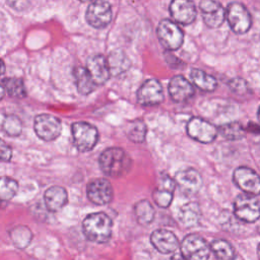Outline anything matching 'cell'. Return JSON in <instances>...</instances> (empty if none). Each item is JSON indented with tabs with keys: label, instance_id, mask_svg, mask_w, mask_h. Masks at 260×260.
<instances>
[{
	"label": "cell",
	"instance_id": "33",
	"mask_svg": "<svg viewBox=\"0 0 260 260\" xmlns=\"http://www.w3.org/2000/svg\"><path fill=\"white\" fill-rule=\"evenodd\" d=\"M173 196H174V191H171L166 188H160V187H157L152 193V198L154 203L161 208H167L171 205L173 201Z\"/></svg>",
	"mask_w": 260,
	"mask_h": 260
},
{
	"label": "cell",
	"instance_id": "13",
	"mask_svg": "<svg viewBox=\"0 0 260 260\" xmlns=\"http://www.w3.org/2000/svg\"><path fill=\"white\" fill-rule=\"evenodd\" d=\"M174 180L177 187H179V189L186 195L196 194L203 184L200 173L193 168H186L178 171Z\"/></svg>",
	"mask_w": 260,
	"mask_h": 260
},
{
	"label": "cell",
	"instance_id": "19",
	"mask_svg": "<svg viewBox=\"0 0 260 260\" xmlns=\"http://www.w3.org/2000/svg\"><path fill=\"white\" fill-rule=\"evenodd\" d=\"M168 90L171 99L176 103L186 102L194 94L193 85L182 75H176L171 78Z\"/></svg>",
	"mask_w": 260,
	"mask_h": 260
},
{
	"label": "cell",
	"instance_id": "29",
	"mask_svg": "<svg viewBox=\"0 0 260 260\" xmlns=\"http://www.w3.org/2000/svg\"><path fill=\"white\" fill-rule=\"evenodd\" d=\"M9 235L13 244L19 249L25 248L32 239V234L30 230L25 225L14 226L12 230L9 231Z\"/></svg>",
	"mask_w": 260,
	"mask_h": 260
},
{
	"label": "cell",
	"instance_id": "18",
	"mask_svg": "<svg viewBox=\"0 0 260 260\" xmlns=\"http://www.w3.org/2000/svg\"><path fill=\"white\" fill-rule=\"evenodd\" d=\"M150 242L152 246L162 254H170L179 248V241L176 235L165 229H158L152 232Z\"/></svg>",
	"mask_w": 260,
	"mask_h": 260
},
{
	"label": "cell",
	"instance_id": "37",
	"mask_svg": "<svg viewBox=\"0 0 260 260\" xmlns=\"http://www.w3.org/2000/svg\"><path fill=\"white\" fill-rule=\"evenodd\" d=\"M4 69H5V64H4V62L2 61V70H1V74H4Z\"/></svg>",
	"mask_w": 260,
	"mask_h": 260
},
{
	"label": "cell",
	"instance_id": "17",
	"mask_svg": "<svg viewBox=\"0 0 260 260\" xmlns=\"http://www.w3.org/2000/svg\"><path fill=\"white\" fill-rule=\"evenodd\" d=\"M86 69L96 85H102L111 76L107 58L102 54L90 56L86 61Z\"/></svg>",
	"mask_w": 260,
	"mask_h": 260
},
{
	"label": "cell",
	"instance_id": "5",
	"mask_svg": "<svg viewBox=\"0 0 260 260\" xmlns=\"http://www.w3.org/2000/svg\"><path fill=\"white\" fill-rule=\"evenodd\" d=\"M210 251L207 242L196 234L186 236L181 243V254L187 260H207Z\"/></svg>",
	"mask_w": 260,
	"mask_h": 260
},
{
	"label": "cell",
	"instance_id": "35",
	"mask_svg": "<svg viewBox=\"0 0 260 260\" xmlns=\"http://www.w3.org/2000/svg\"><path fill=\"white\" fill-rule=\"evenodd\" d=\"M1 150H0V153H1V159L3 161H8L10 160L11 156H12V150L10 148V146L8 144H6L3 140L1 141Z\"/></svg>",
	"mask_w": 260,
	"mask_h": 260
},
{
	"label": "cell",
	"instance_id": "10",
	"mask_svg": "<svg viewBox=\"0 0 260 260\" xmlns=\"http://www.w3.org/2000/svg\"><path fill=\"white\" fill-rule=\"evenodd\" d=\"M112 7L107 1L91 2L86 9L85 19L94 28H105L112 21Z\"/></svg>",
	"mask_w": 260,
	"mask_h": 260
},
{
	"label": "cell",
	"instance_id": "9",
	"mask_svg": "<svg viewBox=\"0 0 260 260\" xmlns=\"http://www.w3.org/2000/svg\"><path fill=\"white\" fill-rule=\"evenodd\" d=\"M186 130L192 139L201 143H211L218 132L213 124L199 117L191 118L187 123Z\"/></svg>",
	"mask_w": 260,
	"mask_h": 260
},
{
	"label": "cell",
	"instance_id": "3",
	"mask_svg": "<svg viewBox=\"0 0 260 260\" xmlns=\"http://www.w3.org/2000/svg\"><path fill=\"white\" fill-rule=\"evenodd\" d=\"M71 133L75 147L81 152L91 150L99 140V131L96 127L84 121L72 124Z\"/></svg>",
	"mask_w": 260,
	"mask_h": 260
},
{
	"label": "cell",
	"instance_id": "28",
	"mask_svg": "<svg viewBox=\"0 0 260 260\" xmlns=\"http://www.w3.org/2000/svg\"><path fill=\"white\" fill-rule=\"evenodd\" d=\"M1 84L6 90V92L12 98L22 99L26 95L25 86L21 78H17V77L3 78L1 80Z\"/></svg>",
	"mask_w": 260,
	"mask_h": 260
},
{
	"label": "cell",
	"instance_id": "23",
	"mask_svg": "<svg viewBox=\"0 0 260 260\" xmlns=\"http://www.w3.org/2000/svg\"><path fill=\"white\" fill-rule=\"evenodd\" d=\"M201 216V211L198 203L196 202H189L184 204L178 213V217L180 222L187 228L194 226L197 224Z\"/></svg>",
	"mask_w": 260,
	"mask_h": 260
},
{
	"label": "cell",
	"instance_id": "11",
	"mask_svg": "<svg viewBox=\"0 0 260 260\" xmlns=\"http://www.w3.org/2000/svg\"><path fill=\"white\" fill-rule=\"evenodd\" d=\"M233 179L235 184L246 194L255 197L260 194V176L251 168H237L234 172Z\"/></svg>",
	"mask_w": 260,
	"mask_h": 260
},
{
	"label": "cell",
	"instance_id": "21",
	"mask_svg": "<svg viewBox=\"0 0 260 260\" xmlns=\"http://www.w3.org/2000/svg\"><path fill=\"white\" fill-rule=\"evenodd\" d=\"M110 73L113 76H118L124 72H126L130 66L131 61L128 56L122 50H114L107 57Z\"/></svg>",
	"mask_w": 260,
	"mask_h": 260
},
{
	"label": "cell",
	"instance_id": "16",
	"mask_svg": "<svg viewBox=\"0 0 260 260\" xmlns=\"http://www.w3.org/2000/svg\"><path fill=\"white\" fill-rule=\"evenodd\" d=\"M169 11L177 22L184 25L191 24L197 15L195 4L188 0H175L171 2Z\"/></svg>",
	"mask_w": 260,
	"mask_h": 260
},
{
	"label": "cell",
	"instance_id": "34",
	"mask_svg": "<svg viewBox=\"0 0 260 260\" xmlns=\"http://www.w3.org/2000/svg\"><path fill=\"white\" fill-rule=\"evenodd\" d=\"M230 88L237 94H245L248 92V84L246 80L242 78H234L229 82Z\"/></svg>",
	"mask_w": 260,
	"mask_h": 260
},
{
	"label": "cell",
	"instance_id": "14",
	"mask_svg": "<svg viewBox=\"0 0 260 260\" xmlns=\"http://www.w3.org/2000/svg\"><path fill=\"white\" fill-rule=\"evenodd\" d=\"M137 102L141 106H156L164 101L162 86L158 80L150 78L145 80L137 90Z\"/></svg>",
	"mask_w": 260,
	"mask_h": 260
},
{
	"label": "cell",
	"instance_id": "2",
	"mask_svg": "<svg viewBox=\"0 0 260 260\" xmlns=\"http://www.w3.org/2000/svg\"><path fill=\"white\" fill-rule=\"evenodd\" d=\"M112 219L104 212L88 214L82 222V230L85 237L95 243H106L112 235Z\"/></svg>",
	"mask_w": 260,
	"mask_h": 260
},
{
	"label": "cell",
	"instance_id": "1",
	"mask_svg": "<svg viewBox=\"0 0 260 260\" xmlns=\"http://www.w3.org/2000/svg\"><path fill=\"white\" fill-rule=\"evenodd\" d=\"M102 172L111 178L125 176L131 169V158L120 147H110L104 150L99 158Z\"/></svg>",
	"mask_w": 260,
	"mask_h": 260
},
{
	"label": "cell",
	"instance_id": "7",
	"mask_svg": "<svg viewBox=\"0 0 260 260\" xmlns=\"http://www.w3.org/2000/svg\"><path fill=\"white\" fill-rule=\"evenodd\" d=\"M234 212L238 219L245 222H255L260 217V204L255 196L240 194L234 202Z\"/></svg>",
	"mask_w": 260,
	"mask_h": 260
},
{
	"label": "cell",
	"instance_id": "12",
	"mask_svg": "<svg viewBox=\"0 0 260 260\" xmlns=\"http://www.w3.org/2000/svg\"><path fill=\"white\" fill-rule=\"evenodd\" d=\"M86 195L93 204L106 205L112 201L114 191L111 183L107 179L98 178L87 184Z\"/></svg>",
	"mask_w": 260,
	"mask_h": 260
},
{
	"label": "cell",
	"instance_id": "40",
	"mask_svg": "<svg viewBox=\"0 0 260 260\" xmlns=\"http://www.w3.org/2000/svg\"><path fill=\"white\" fill-rule=\"evenodd\" d=\"M258 232H259V234H260V225L258 226Z\"/></svg>",
	"mask_w": 260,
	"mask_h": 260
},
{
	"label": "cell",
	"instance_id": "39",
	"mask_svg": "<svg viewBox=\"0 0 260 260\" xmlns=\"http://www.w3.org/2000/svg\"><path fill=\"white\" fill-rule=\"evenodd\" d=\"M258 118H259V121H260V108H259V111H258Z\"/></svg>",
	"mask_w": 260,
	"mask_h": 260
},
{
	"label": "cell",
	"instance_id": "38",
	"mask_svg": "<svg viewBox=\"0 0 260 260\" xmlns=\"http://www.w3.org/2000/svg\"><path fill=\"white\" fill-rule=\"evenodd\" d=\"M257 254H258V258H259V260H260V244H259V246H258V250H257Z\"/></svg>",
	"mask_w": 260,
	"mask_h": 260
},
{
	"label": "cell",
	"instance_id": "4",
	"mask_svg": "<svg viewBox=\"0 0 260 260\" xmlns=\"http://www.w3.org/2000/svg\"><path fill=\"white\" fill-rule=\"evenodd\" d=\"M157 38L161 46L169 50H178L184 42L183 30L171 19H162L159 21L156 29Z\"/></svg>",
	"mask_w": 260,
	"mask_h": 260
},
{
	"label": "cell",
	"instance_id": "36",
	"mask_svg": "<svg viewBox=\"0 0 260 260\" xmlns=\"http://www.w3.org/2000/svg\"><path fill=\"white\" fill-rule=\"evenodd\" d=\"M169 260H187V259H185L182 255H175V256L171 257Z\"/></svg>",
	"mask_w": 260,
	"mask_h": 260
},
{
	"label": "cell",
	"instance_id": "15",
	"mask_svg": "<svg viewBox=\"0 0 260 260\" xmlns=\"http://www.w3.org/2000/svg\"><path fill=\"white\" fill-rule=\"evenodd\" d=\"M204 23L211 28L220 26L225 18V10L219 2L203 0L199 3Z\"/></svg>",
	"mask_w": 260,
	"mask_h": 260
},
{
	"label": "cell",
	"instance_id": "27",
	"mask_svg": "<svg viewBox=\"0 0 260 260\" xmlns=\"http://www.w3.org/2000/svg\"><path fill=\"white\" fill-rule=\"evenodd\" d=\"M134 213L137 221L142 225L149 224L153 220L155 214L153 206L147 200L138 201L134 206Z\"/></svg>",
	"mask_w": 260,
	"mask_h": 260
},
{
	"label": "cell",
	"instance_id": "32",
	"mask_svg": "<svg viewBox=\"0 0 260 260\" xmlns=\"http://www.w3.org/2000/svg\"><path fill=\"white\" fill-rule=\"evenodd\" d=\"M18 190V184L15 180L3 177L0 183V197L3 201L10 200L16 194Z\"/></svg>",
	"mask_w": 260,
	"mask_h": 260
},
{
	"label": "cell",
	"instance_id": "24",
	"mask_svg": "<svg viewBox=\"0 0 260 260\" xmlns=\"http://www.w3.org/2000/svg\"><path fill=\"white\" fill-rule=\"evenodd\" d=\"M190 76L194 85L201 90L213 91L217 86L216 79L212 75H209L200 69H192Z\"/></svg>",
	"mask_w": 260,
	"mask_h": 260
},
{
	"label": "cell",
	"instance_id": "31",
	"mask_svg": "<svg viewBox=\"0 0 260 260\" xmlns=\"http://www.w3.org/2000/svg\"><path fill=\"white\" fill-rule=\"evenodd\" d=\"M2 129L7 135L16 137L22 131V123L17 116L7 115L2 120Z\"/></svg>",
	"mask_w": 260,
	"mask_h": 260
},
{
	"label": "cell",
	"instance_id": "20",
	"mask_svg": "<svg viewBox=\"0 0 260 260\" xmlns=\"http://www.w3.org/2000/svg\"><path fill=\"white\" fill-rule=\"evenodd\" d=\"M44 200H45L46 207L50 211L52 212L59 211L67 203V200H68L67 192L64 188L60 186L50 187L45 192Z\"/></svg>",
	"mask_w": 260,
	"mask_h": 260
},
{
	"label": "cell",
	"instance_id": "30",
	"mask_svg": "<svg viewBox=\"0 0 260 260\" xmlns=\"http://www.w3.org/2000/svg\"><path fill=\"white\" fill-rule=\"evenodd\" d=\"M218 132L229 140H238L245 136V129L239 122H230L221 125Z\"/></svg>",
	"mask_w": 260,
	"mask_h": 260
},
{
	"label": "cell",
	"instance_id": "22",
	"mask_svg": "<svg viewBox=\"0 0 260 260\" xmlns=\"http://www.w3.org/2000/svg\"><path fill=\"white\" fill-rule=\"evenodd\" d=\"M73 76L75 79L77 90L80 94L87 95L95 89L96 84L93 81L92 77L90 76L89 72L87 71L86 67H81V66L75 67L73 69Z\"/></svg>",
	"mask_w": 260,
	"mask_h": 260
},
{
	"label": "cell",
	"instance_id": "25",
	"mask_svg": "<svg viewBox=\"0 0 260 260\" xmlns=\"http://www.w3.org/2000/svg\"><path fill=\"white\" fill-rule=\"evenodd\" d=\"M125 133L129 140L135 143H141L145 140L147 127L142 120L136 119L128 122L125 127Z\"/></svg>",
	"mask_w": 260,
	"mask_h": 260
},
{
	"label": "cell",
	"instance_id": "6",
	"mask_svg": "<svg viewBox=\"0 0 260 260\" xmlns=\"http://www.w3.org/2000/svg\"><path fill=\"white\" fill-rule=\"evenodd\" d=\"M225 17L234 32L246 34L252 24V18L248 9L239 2H232L225 10Z\"/></svg>",
	"mask_w": 260,
	"mask_h": 260
},
{
	"label": "cell",
	"instance_id": "8",
	"mask_svg": "<svg viewBox=\"0 0 260 260\" xmlns=\"http://www.w3.org/2000/svg\"><path fill=\"white\" fill-rule=\"evenodd\" d=\"M34 129L39 138L45 141L55 140L62 131L61 121L50 114H40L34 121Z\"/></svg>",
	"mask_w": 260,
	"mask_h": 260
},
{
	"label": "cell",
	"instance_id": "26",
	"mask_svg": "<svg viewBox=\"0 0 260 260\" xmlns=\"http://www.w3.org/2000/svg\"><path fill=\"white\" fill-rule=\"evenodd\" d=\"M210 249L217 260H235L236 259V252L233 246L225 240H222V239L214 240L210 245Z\"/></svg>",
	"mask_w": 260,
	"mask_h": 260
}]
</instances>
